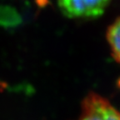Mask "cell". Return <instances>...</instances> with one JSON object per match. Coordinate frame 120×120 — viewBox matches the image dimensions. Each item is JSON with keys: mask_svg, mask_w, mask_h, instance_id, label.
I'll return each mask as SVG.
<instances>
[{"mask_svg": "<svg viewBox=\"0 0 120 120\" xmlns=\"http://www.w3.org/2000/svg\"><path fill=\"white\" fill-rule=\"evenodd\" d=\"M77 120H120V111L106 98L90 92L81 102L80 115Z\"/></svg>", "mask_w": 120, "mask_h": 120, "instance_id": "cell-1", "label": "cell"}, {"mask_svg": "<svg viewBox=\"0 0 120 120\" xmlns=\"http://www.w3.org/2000/svg\"><path fill=\"white\" fill-rule=\"evenodd\" d=\"M111 0H57L61 13L71 19H94L103 14Z\"/></svg>", "mask_w": 120, "mask_h": 120, "instance_id": "cell-2", "label": "cell"}, {"mask_svg": "<svg viewBox=\"0 0 120 120\" xmlns=\"http://www.w3.org/2000/svg\"><path fill=\"white\" fill-rule=\"evenodd\" d=\"M106 36L112 57L120 64V17L108 28Z\"/></svg>", "mask_w": 120, "mask_h": 120, "instance_id": "cell-3", "label": "cell"}, {"mask_svg": "<svg viewBox=\"0 0 120 120\" xmlns=\"http://www.w3.org/2000/svg\"><path fill=\"white\" fill-rule=\"evenodd\" d=\"M20 18L18 13L13 8L8 7H0V24L4 25H14L19 22Z\"/></svg>", "mask_w": 120, "mask_h": 120, "instance_id": "cell-4", "label": "cell"}]
</instances>
